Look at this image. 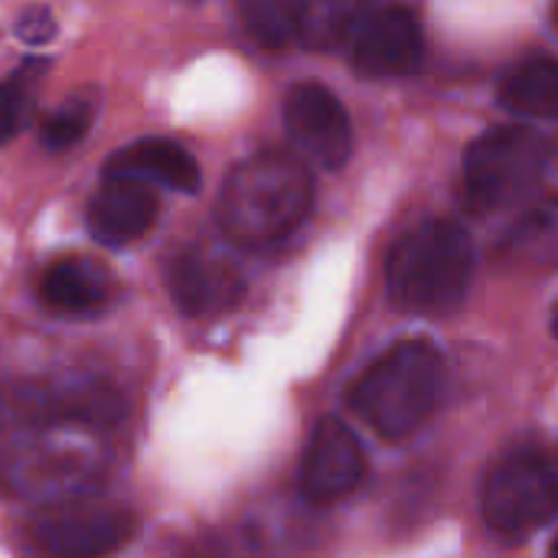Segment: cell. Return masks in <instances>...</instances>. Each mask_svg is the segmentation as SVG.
Instances as JSON below:
<instances>
[{
    "label": "cell",
    "mask_w": 558,
    "mask_h": 558,
    "mask_svg": "<svg viewBox=\"0 0 558 558\" xmlns=\"http://www.w3.org/2000/svg\"><path fill=\"white\" fill-rule=\"evenodd\" d=\"M366 477V454L340 418H324L301 458V490L307 500L330 504L353 494Z\"/></svg>",
    "instance_id": "obj_11"
},
{
    "label": "cell",
    "mask_w": 558,
    "mask_h": 558,
    "mask_svg": "<svg viewBox=\"0 0 558 558\" xmlns=\"http://www.w3.org/2000/svg\"><path fill=\"white\" fill-rule=\"evenodd\" d=\"M549 558H558V536L556 543H553V549H549Z\"/></svg>",
    "instance_id": "obj_23"
},
{
    "label": "cell",
    "mask_w": 558,
    "mask_h": 558,
    "mask_svg": "<svg viewBox=\"0 0 558 558\" xmlns=\"http://www.w3.org/2000/svg\"><path fill=\"white\" fill-rule=\"evenodd\" d=\"M82 428L23 432L16 448L0 461V477L16 494H39L49 504L85 494L95 484L101 454L75 438Z\"/></svg>",
    "instance_id": "obj_7"
},
{
    "label": "cell",
    "mask_w": 558,
    "mask_h": 558,
    "mask_svg": "<svg viewBox=\"0 0 558 558\" xmlns=\"http://www.w3.org/2000/svg\"><path fill=\"white\" fill-rule=\"evenodd\" d=\"M101 177H131L147 186H167L177 193H196L203 183V170L196 157L163 137H144L128 147H121L108 163Z\"/></svg>",
    "instance_id": "obj_14"
},
{
    "label": "cell",
    "mask_w": 558,
    "mask_h": 558,
    "mask_svg": "<svg viewBox=\"0 0 558 558\" xmlns=\"http://www.w3.org/2000/svg\"><path fill=\"white\" fill-rule=\"evenodd\" d=\"M124 396L92 376L72 379H20L0 386V422L20 432L39 428H108L124 418Z\"/></svg>",
    "instance_id": "obj_5"
},
{
    "label": "cell",
    "mask_w": 558,
    "mask_h": 558,
    "mask_svg": "<svg viewBox=\"0 0 558 558\" xmlns=\"http://www.w3.org/2000/svg\"><path fill=\"white\" fill-rule=\"evenodd\" d=\"M167 291L186 317H219L242 301L245 281L219 252L190 245L173 255L167 268Z\"/></svg>",
    "instance_id": "obj_10"
},
{
    "label": "cell",
    "mask_w": 558,
    "mask_h": 558,
    "mask_svg": "<svg viewBox=\"0 0 558 558\" xmlns=\"http://www.w3.org/2000/svg\"><path fill=\"white\" fill-rule=\"evenodd\" d=\"M474 271L468 232L448 219H428L405 232L386 262V288L399 311L445 317L461 307Z\"/></svg>",
    "instance_id": "obj_2"
},
{
    "label": "cell",
    "mask_w": 558,
    "mask_h": 558,
    "mask_svg": "<svg viewBox=\"0 0 558 558\" xmlns=\"http://www.w3.org/2000/svg\"><path fill=\"white\" fill-rule=\"evenodd\" d=\"M445 360L428 340H399L353 386V412L383 438L396 441L428 422L441 399Z\"/></svg>",
    "instance_id": "obj_3"
},
{
    "label": "cell",
    "mask_w": 558,
    "mask_h": 558,
    "mask_svg": "<svg viewBox=\"0 0 558 558\" xmlns=\"http://www.w3.org/2000/svg\"><path fill=\"white\" fill-rule=\"evenodd\" d=\"M549 160L543 134L507 124L481 134L464 154V203L471 213H500L523 203Z\"/></svg>",
    "instance_id": "obj_4"
},
{
    "label": "cell",
    "mask_w": 558,
    "mask_h": 558,
    "mask_svg": "<svg viewBox=\"0 0 558 558\" xmlns=\"http://www.w3.org/2000/svg\"><path fill=\"white\" fill-rule=\"evenodd\" d=\"M500 101L520 114L558 118V59H530L517 65L500 85Z\"/></svg>",
    "instance_id": "obj_17"
},
{
    "label": "cell",
    "mask_w": 558,
    "mask_h": 558,
    "mask_svg": "<svg viewBox=\"0 0 558 558\" xmlns=\"http://www.w3.org/2000/svg\"><path fill=\"white\" fill-rule=\"evenodd\" d=\"M154 222H157L154 186L131 177H105L85 213V226L92 239L111 248L144 239V232Z\"/></svg>",
    "instance_id": "obj_13"
},
{
    "label": "cell",
    "mask_w": 558,
    "mask_h": 558,
    "mask_svg": "<svg viewBox=\"0 0 558 558\" xmlns=\"http://www.w3.org/2000/svg\"><path fill=\"white\" fill-rule=\"evenodd\" d=\"M52 33H56V20L49 16V10H29V13H23L20 26H16V36L26 39V43H46Z\"/></svg>",
    "instance_id": "obj_21"
},
{
    "label": "cell",
    "mask_w": 558,
    "mask_h": 558,
    "mask_svg": "<svg viewBox=\"0 0 558 558\" xmlns=\"http://www.w3.org/2000/svg\"><path fill=\"white\" fill-rule=\"evenodd\" d=\"M88 124H92V105H85V101H65L59 111H52L43 121L39 141L49 150H69V147H75L88 134Z\"/></svg>",
    "instance_id": "obj_19"
},
{
    "label": "cell",
    "mask_w": 558,
    "mask_h": 558,
    "mask_svg": "<svg viewBox=\"0 0 558 558\" xmlns=\"http://www.w3.org/2000/svg\"><path fill=\"white\" fill-rule=\"evenodd\" d=\"M553 333H556V340H558V301H556V307H553Z\"/></svg>",
    "instance_id": "obj_22"
},
{
    "label": "cell",
    "mask_w": 558,
    "mask_h": 558,
    "mask_svg": "<svg viewBox=\"0 0 558 558\" xmlns=\"http://www.w3.org/2000/svg\"><path fill=\"white\" fill-rule=\"evenodd\" d=\"M425 39L409 10L386 7L369 13L353 36V65L369 78H405L418 72Z\"/></svg>",
    "instance_id": "obj_12"
},
{
    "label": "cell",
    "mask_w": 558,
    "mask_h": 558,
    "mask_svg": "<svg viewBox=\"0 0 558 558\" xmlns=\"http://www.w3.org/2000/svg\"><path fill=\"white\" fill-rule=\"evenodd\" d=\"M481 510L494 533L507 539L533 536L558 513L556 464L533 448L507 451L484 481Z\"/></svg>",
    "instance_id": "obj_6"
},
{
    "label": "cell",
    "mask_w": 558,
    "mask_h": 558,
    "mask_svg": "<svg viewBox=\"0 0 558 558\" xmlns=\"http://www.w3.org/2000/svg\"><path fill=\"white\" fill-rule=\"evenodd\" d=\"M26 533L46 558H105L137 536V517L118 500L78 494L46 504Z\"/></svg>",
    "instance_id": "obj_8"
},
{
    "label": "cell",
    "mask_w": 558,
    "mask_h": 558,
    "mask_svg": "<svg viewBox=\"0 0 558 558\" xmlns=\"http://www.w3.org/2000/svg\"><path fill=\"white\" fill-rule=\"evenodd\" d=\"M26 114V98L13 82H0V141H10Z\"/></svg>",
    "instance_id": "obj_20"
},
{
    "label": "cell",
    "mask_w": 558,
    "mask_h": 558,
    "mask_svg": "<svg viewBox=\"0 0 558 558\" xmlns=\"http://www.w3.org/2000/svg\"><path fill=\"white\" fill-rule=\"evenodd\" d=\"M301 10L304 3L248 0L239 7V16L255 43H262L265 49H284L291 43H301Z\"/></svg>",
    "instance_id": "obj_18"
},
{
    "label": "cell",
    "mask_w": 558,
    "mask_h": 558,
    "mask_svg": "<svg viewBox=\"0 0 558 558\" xmlns=\"http://www.w3.org/2000/svg\"><path fill=\"white\" fill-rule=\"evenodd\" d=\"M556 23H558V7H556Z\"/></svg>",
    "instance_id": "obj_24"
},
{
    "label": "cell",
    "mask_w": 558,
    "mask_h": 558,
    "mask_svg": "<svg viewBox=\"0 0 558 558\" xmlns=\"http://www.w3.org/2000/svg\"><path fill=\"white\" fill-rule=\"evenodd\" d=\"M311 170L278 150L245 157L222 183L219 229L242 248H268L284 242L311 213Z\"/></svg>",
    "instance_id": "obj_1"
},
{
    "label": "cell",
    "mask_w": 558,
    "mask_h": 558,
    "mask_svg": "<svg viewBox=\"0 0 558 558\" xmlns=\"http://www.w3.org/2000/svg\"><path fill=\"white\" fill-rule=\"evenodd\" d=\"M39 298L59 314H88L108 301V275L88 258H62L43 271Z\"/></svg>",
    "instance_id": "obj_16"
},
{
    "label": "cell",
    "mask_w": 558,
    "mask_h": 558,
    "mask_svg": "<svg viewBox=\"0 0 558 558\" xmlns=\"http://www.w3.org/2000/svg\"><path fill=\"white\" fill-rule=\"evenodd\" d=\"M284 128H288L291 144L307 160L327 170L343 167L353 150V128H350L347 108L330 88L317 82H301L288 92Z\"/></svg>",
    "instance_id": "obj_9"
},
{
    "label": "cell",
    "mask_w": 558,
    "mask_h": 558,
    "mask_svg": "<svg viewBox=\"0 0 558 558\" xmlns=\"http://www.w3.org/2000/svg\"><path fill=\"white\" fill-rule=\"evenodd\" d=\"M500 255L523 271H558V196L539 199L517 216Z\"/></svg>",
    "instance_id": "obj_15"
}]
</instances>
